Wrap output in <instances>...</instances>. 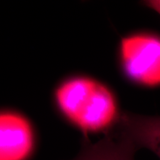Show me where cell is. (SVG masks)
I'll list each match as a JSON object with an SVG mask.
<instances>
[{
	"mask_svg": "<svg viewBox=\"0 0 160 160\" xmlns=\"http://www.w3.org/2000/svg\"><path fill=\"white\" fill-rule=\"evenodd\" d=\"M143 2L145 6L153 10L160 15V0H149V1H145Z\"/></svg>",
	"mask_w": 160,
	"mask_h": 160,
	"instance_id": "8992f818",
	"label": "cell"
},
{
	"mask_svg": "<svg viewBox=\"0 0 160 160\" xmlns=\"http://www.w3.org/2000/svg\"><path fill=\"white\" fill-rule=\"evenodd\" d=\"M54 97L62 115L85 137L91 133L108 134L119 122L122 114L113 92L91 78L65 80L56 89Z\"/></svg>",
	"mask_w": 160,
	"mask_h": 160,
	"instance_id": "6da1fadb",
	"label": "cell"
},
{
	"mask_svg": "<svg viewBox=\"0 0 160 160\" xmlns=\"http://www.w3.org/2000/svg\"><path fill=\"white\" fill-rule=\"evenodd\" d=\"M137 151L131 140L114 130L97 142L85 140L79 153L73 160H134Z\"/></svg>",
	"mask_w": 160,
	"mask_h": 160,
	"instance_id": "5b68a950",
	"label": "cell"
},
{
	"mask_svg": "<svg viewBox=\"0 0 160 160\" xmlns=\"http://www.w3.org/2000/svg\"><path fill=\"white\" fill-rule=\"evenodd\" d=\"M35 147L34 130L29 120L16 112H2L0 160H29Z\"/></svg>",
	"mask_w": 160,
	"mask_h": 160,
	"instance_id": "3957f363",
	"label": "cell"
},
{
	"mask_svg": "<svg viewBox=\"0 0 160 160\" xmlns=\"http://www.w3.org/2000/svg\"><path fill=\"white\" fill-rule=\"evenodd\" d=\"M119 58L130 81L146 88L160 86V35L137 32L122 38Z\"/></svg>",
	"mask_w": 160,
	"mask_h": 160,
	"instance_id": "7a4b0ae2",
	"label": "cell"
},
{
	"mask_svg": "<svg viewBox=\"0 0 160 160\" xmlns=\"http://www.w3.org/2000/svg\"><path fill=\"white\" fill-rule=\"evenodd\" d=\"M117 130L131 140L137 150L146 148L160 159V117L122 113Z\"/></svg>",
	"mask_w": 160,
	"mask_h": 160,
	"instance_id": "277c9868",
	"label": "cell"
}]
</instances>
